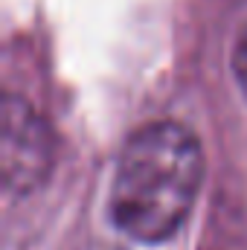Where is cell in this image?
<instances>
[{"instance_id": "cell-2", "label": "cell", "mask_w": 247, "mask_h": 250, "mask_svg": "<svg viewBox=\"0 0 247 250\" xmlns=\"http://www.w3.org/2000/svg\"><path fill=\"white\" fill-rule=\"evenodd\" d=\"M0 123H3L0 125L3 189L9 195H29L50 178L56 160L53 131L23 96L15 93H6Z\"/></svg>"}, {"instance_id": "cell-3", "label": "cell", "mask_w": 247, "mask_h": 250, "mask_svg": "<svg viewBox=\"0 0 247 250\" xmlns=\"http://www.w3.org/2000/svg\"><path fill=\"white\" fill-rule=\"evenodd\" d=\"M230 67H233L236 84L242 87V93L247 96V23H242V29L236 32L233 53H230Z\"/></svg>"}, {"instance_id": "cell-1", "label": "cell", "mask_w": 247, "mask_h": 250, "mask_svg": "<svg viewBox=\"0 0 247 250\" xmlns=\"http://www.w3.org/2000/svg\"><path fill=\"white\" fill-rule=\"evenodd\" d=\"M204 184V148L181 123L157 120L125 140L108 195L111 218L128 239L163 245L186 224Z\"/></svg>"}]
</instances>
